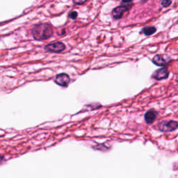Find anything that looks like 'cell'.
<instances>
[{
	"label": "cell",
	"mask_w": 178,
	"mask_h": 178,
	"mask_svg": "<svg viewBox=\"0 0 178 178\" xmlns=\"http://www.w3.org/2000/svg\"><path fill=\"white\" fill-rule=\"evenodd\" d=\"M31 33L35 40H44L52 37L54 34V30L50 24L43 23L34 26L31 29Z\"/></svg>",
	"instance_id": "obj_1"
},
{
	"label": "cell",
	"mask_w": 178,
	"mask_h": 178,
	"mask_svg": "<svg viewBox=\"0 0 178 178\" xmlns=\"http://www.w3.org/2000/svg\"><path fill=\"white\" fill-rule=\"evenodd\" d=\"M178 127V123L173 120H164L160 122L157 125L158 130L163 132H170V131L176 130Z\"/></svg>",
	"instance_id": "obj_2"
},
{
	"label": "cell",
	"mask_w": 178,
	"mask_h": 178,
	"mask_svg": "<svg viewBox=\"0 0 178 178\" xmlns=\"http://www.w3.org/2000/svg\"><path fill=\"white\" fill-rule=\"evenodd\" d=\"M65 49V45L62 42H56L50 43L45 47V50L52 53H61Z\"/></svg>",
	"instance_id": "obj_3"
},
{
	"label": "cell",
	"mask_w": 178,
	"mask_h": 178,
	"mask_svg": "<svg viewBox=\"0 0 178 178\" xmlns=\"http://www.w3.org/2000/svg\"><path fill=\"white\" fill-rule=\"evenodd\" d=\"M171 58L169 57L166 55H156L155 57L152 58V62L154 64L158 65V66L165 67L166 66Z\"/></svg>",
	"instance_id": "obj_4"
},
{
	"label": "cell",
	"mask_w": 178,
	"mask_h": 178,
	"mask_svg": "<svg viewBox=\"0 0 178 178\" xmlns=\"http://www.w3.org/2000/svg\"><path fill=\"white\" fill-rule=\"evenodd\" d=\"M54 82L56 84H57L58 85V86L66 87L68 86V84H69L70 79V77L68 76V75L65 74V73H61V74H58L56 76Z\"/></svg>",
	"instance_id": "obj_5"
},
{
	"label": "cell",
	"mask_w": 178,
	"mask_h": 178,
	"mask_svg": "<svg viewBox=\"0 0 178 178\" xmlns=\"http://www.w3.org/2000/svg\"><path fill=\"white\" fill-rule=\"evenodd\" d=\"M169 76V70L167 69V68L164 67L156 70V71L153 73L152 78H154L155 79L157 80V81H160V80L167 79Z\"/></svg>",
	"instance_id": "obj_6"
},
{
	"label": "cell",
	"mask_w": 178,
	"mask_h": 178,
	"mask_svg": "<svg viewBox=\"0 0 178 178\" xmlns=\"http://www.w3.org/2000/svg\"><path fill=\"white\" fill-rule=\"evenodd\" d=\"M130 9V7L125 6H120L116 7L112 11V16L115 19H119L123 17L124 13H125Z\"/></svg>",
	"instance_id": "obj_7"
},
{
	"label": "cell",
	"mask_w": 178,
	"mask_h": 178,
	"mask_svg": "<svg viewBox=\"0 0 178 178\" xmlns=\"http://www.w3.org/2000/svg\"><path fill=\"white\" fill-rule=\"evenodd\" d=\"M158 116L157 111L155 110H150L146 112L145 114V120L147 124H152L154 123V121L156 120L157 117Z\"/></svg>",
	"instance_id": "obj_8"
},
{
	"label": "cell",
	"mask_w": 178,
	"mask_h": 178,
	"mask_svg": "<svg viewBox=\"0 0 178 178\" xmlns=\"http://www.w3.org/2000/svg\"><path fill=\"white\" fill-rule=\"evenodd\" d=\"M157 31L155 26H148V27H144L143 29V32L145 36H150L155 33Z\"/></svg>",
	"instance_id": "obj_9"
},
{
	"label": "cell",
	"mask_w": 178,
	"mask_h": 178,
	"mask_svg": "<svg viewBox=\"0 0 178 178\" xmlns=\"http://www.w3.org/2000/svg\"><path fill=\"white\" fill-rule=\"evenodd\" d=\"M161 4L164 7H169L172 4V1L171 0H163Z\"/></svg>",
	"instance_id": "obj_10"
},
{
	"label": "cell",
	"mask_w": 178,
	"mask_h": 178,
	"mask_svg": "<svg viewBox=\"0 0 178 178\" xmlns=\"http://www.w3.org/2000/svg\"><path fill=\"white\" fill-rule=\"evenodd\" d=\"M70 18L72 19H75L77 18V13L76 11H72L69 15Z\"/></svg>",
	"instance_id": "obj_11"
},
{
	"label": "cell",
	"mask_w": 178,
	"mask_h": 178,
	"mask_svg": "<svg viewBox=\"0 0 178 178\" xmlns=\"http://www.w3.org/2000/svg\"><path fill=\"white\" fill-rule=\"evenodd\" d=\"M86 0H73V2H74L75 4H84L85 2H86Z\"/></svg>",
	"instance_id": "obj_12"
},
{
	"label": "cell",
	"mask_w": 178,
	"mask_h": 178,
	"mask_svg": "<svg viewBox=\"0 0 178 178\" xmlns=\"http://www.w3.org/2000/svg\"><path fill=\"white\" fill-rule=\"evenodd\" d=\"M4 157L2 155H0V164H2V162H4Z\"/></svg>",
	"instance_id": "obj_13"
},
{
	"label": "cell",
	"mask_w": 178,
	"mask_h": 178,
	"mask_svg": "<svg viewBox=\"0 0 178 178\" xmlns=\"http://www.w3.org/2000/svg\"><path fill=\"white\" fill-rule=\"evenodd\" d=\"M122 2H123V3L127 4V3H130V2H132V0H122Z\"/></svg>",
	"instance_id": "obj_14"
}]
</instances>
